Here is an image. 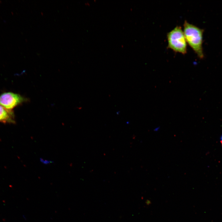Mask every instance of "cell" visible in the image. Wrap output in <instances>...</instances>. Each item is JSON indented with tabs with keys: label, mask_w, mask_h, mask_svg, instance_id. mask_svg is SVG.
<instances>
[{
	"label": "cell",
	"mask_w": 222,
	"mask_h": 222,
	"mask_svg": "<svg viewBox=\"0 0 222 222\" xmlns=\"http://www.w3.org/2000/svg\"><path fill=\"white\" fill-rule=\"evenodd\" d=\"M26 101V98L19 94L11 92H5L0 95V104L10 110Z\"/></svg>",
	"instance_id": "3"
},
{
	"label": "cell",
	"mask_w": 222,
	"mask_h": 222,
	"mask_svg": "<svg viewBox=\"0 0 222 222\" xmlns=\"http://www.w3.org/2000/svg\"><path fill=\"white\" fill-rule=\"evenodd\" d=\"M168 48L173 51L185 54L187 52V43L181 27L177 26L167 35Z\"/></svg>",
	"instance_id": "2"
},
{
	"label": "cell",
	"mask_w": 222,
	"mask_h": 222,
	"mask_svg": "<svg viewBox=\"0 0 222 222\" xmlns=\"http://www.w3.org/2000/svg\"><path fill=\"white\" fill-rule=\"evenodd\" d=\"M184 35L187 42L198 56L204 57L202 47L203 30L185 20L183 24Z\"/></svg>",
	"instance_id": "1"
},
{
	"label": "cell",
	"mask_w": 222,
	"mask_h": 222,
	"mask_svg": "<svg viewBox=\"0 0 222 222\" xmlns=\"http://www.w3.org/2000/svg\"><path fill=\"white\" fill-rule=\"evenodd\" d=\"M0 123L14 124V115L12 110L6 109L0 104Z\"/></svg>",
	"instance_id": "4"
},
{
	"label": "cell",
	"mask_w": 222,
	"mask_h": 222,
	"mask_svg": "<svg viewBox=\"0 0 222 222\" xmlns=\"http://www.w3.org/2000/svg\"><path fill=\"white\" fill-rule=\"evenodd\" d=\"M221 141H222V136H221Z\"/></svg>",
	"instance_id": "6"
},
{
	"label": "cell",
	"mask_w": 222,
	"mask_h": 222,
	"mask_svg": "<svg viewBox=\"0 0 222 222\" xmlns=\"http://www.w3.org/2000/svg\"><path fill=\"white\" fill-rule=\"evenodd\" d=\"M40 160L42 163L44 164H48L53 162L52 161L44 160L42 158H40Z\"/></svg>",
	"instance_id": "5"
}]
</instances>
